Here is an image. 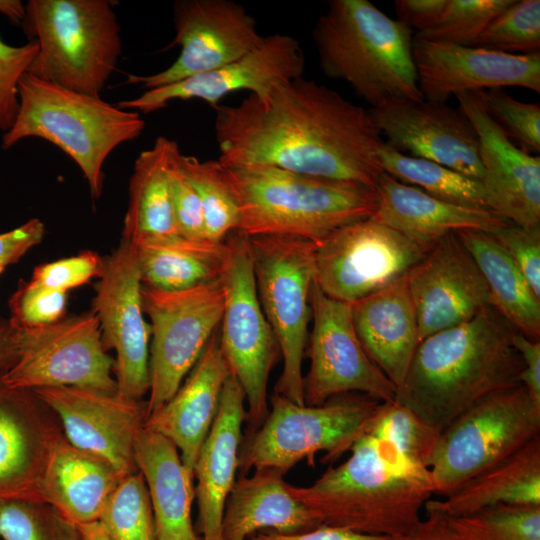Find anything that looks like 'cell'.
<instances>
[{"mask_svg": "<svg viewBox=\"0 0 540 540\" xmlns=\"http://www.w3.org/2000/svg\"><path fill=\"white\" fill-rule=\"evenodd\" d=\"M214 131L224 167L263 165L375 188L384 140L369 111L299 77L218 105Z\"/></svg>", "mask_w": 540, "mask_h": 540, "instance_id": "1", "label": "cell"}, {"mask_svg": "<svg viewBox=\"0 0 540 540\" xmlns=\"http://www.w3.org/2000/svg\"><path fill=\"white\" fill-rule=\"evenodd\" d=\"M518 332L492 306L418 344L394 400L442 432L484 398L520 383Z\"/></svg>", "mask_w": 540, "mask_h": 540, "instance_id": "2", "label": "cell"}, {"mask_svg": "<svg viewBox=\"0 0 540 540\" xmlns=\"http://www.w3.org/2000/svg\"><path fill=\"white\" fill-rule=\"evenodd\" d=\"M342 464L289 493L320 525L399 538L421 522L434 493L428 468L410 463L386 440L366 431Z\"/></svg>", "mask_w": 540, "mask_h": 540, "instance_id": "3", "label": "cell"}, {"mask_svg": "<svg viewBox=\"0 0 540 540\" xmlns=\"http://www.w3.org/2000/svg\"><path fill=\"white\" fill-rule=\"evenodd\" d=\"M325 75L346 82L371 108L424 99L412 30L368 0H331L312 29Z\"/></svg>", "mask_w": 540, "mask_h": 540, "instance_id": "4", "label": "cell"}, {"mask_svg": "<svg viewBox=\"0 0 540 540\" xmlns=\"http://www.w3.org/2000/svg\"><path fill=\"white\" fill-rule=\"evenodd\" d=\"M247 236L285 235L320 242L336 229L370 218L376 189L351 181L271 166L225 167Z\"/></svg>", "mask_w": 540, "mask_h": 540, "instance_id": "5", "label": "cell"}, {"mask_svg": "<svg viewBox=\"0 0 540 540\" xmlns=\"http://www.w3.org/2000/svg\"><path fill=\"white\" fill-rule=\"evenodd\" d=\"M19 109L2 148L38 137L64 151L79 166L93 199L102 194L103 165L111 152L141 135L140 113L75 92L25 73L18 85Z\"/></svg>", "mask_w": 540, "mask_h": 540, "instance_id": "6", "label": "cell"}, {"mask_svg": "<svg viewBox=\"0 0 540 540\" xmlns=\"http://www.w3.org/2000/svg\"><path fill=\"white\" fill-rule=\"evenodd\" d=\"M39 46L27 73L100 97L122 53L120 25L108 0H30L22 22Z\"/></svg>", "mask_w": 540, "mask_h": 540, "instance_id": "7", "label": "cell"}, {"mask_svg": "<svg viewBox=\"0 0 540 540\" xmlns=\"http://www.w3.org/2000/svg\"><path fill=\"white\" fill-rule=\"evenodd\" d=\"M382 402L364 395L343 394L319 406L298 405L272 397V409L239 452V467L274 469L285 475L301 460L313 465L317 452L331 462L350 451L366 433Z\"/></svg>", "mask_w": 540, "mask_h": 540, "instance_id": "8", "label": "cell"}, {"mask_svg": "<svg viewBox=\"0 0 540 540\" xmlns=\"http://www.w3.org/2000/svg\"><path fill=\"white\" fill-rule=\"evenodd\" d=\"M248 237L259 301L283 357L275 394L304 405L302 362L317 243L285 235Z\"/></svg>", "mask_w": 540, "mask_h": 540, "instance_id": "9", "label": "cell"}, {"mask_svg": "<svg viewBox=\"0 0 540 540\" xmlns=\"http://www.w3.org/2000/svg\"><path fill=\"white\" fill-rule=\"evenodd\" d=\"M540 436V402L522 385L496 392L440 434L429 462L434 493L446 497Z\"/></svg>", "mask_w": 540, "mask_h": 540, "instance_id": "10", "label": "cell"}, {"mask_svg": "<svg viewBox=\"0 0 540 540\" xmlns=\"http://www.w3.org/2000/svg\"><path fill=\"white\" fill-rule=\"evenodd\" d=\"M13 327L15 356L0 379L4 386L27 391L75 387L117 392L114 360L104 347L92 311L50 324Z\"/></svg>", "mask_w": 540, "mask_h": 540, "instance_id": "11", "label": "cell"}, {"mask_svg": "<svg viewBox=\"0 0 540 540\" xmlns=\"http://www.w3.org/2000/svg\"><path fill=\"white\" fill-rule=\"evenodd\" d=\"M225 240L230 259L222 276L224 308L219 343L230 374L243 389L246 419L256 431L269 412L268 378L280 350L259 301L249 237L235 230Z\"/></svg>", "mask_w": 540, "mask_h": 540, "instance_id": "12", "label": "cell"}, {"mask_svg": "<svg viewBox=\"0 0 540 540\" xmlns=\"http://www.w3.org/2000/svg\"><path fill=\"white\" fill-rule=\"evenodd\" d=\"M142 304L151 328L148 416L175 394L219 328L224 308L222 277L180 291L143 285Z\"/></svg>", "mask_w": 540, "mask_h": 540, "instance_id": "13", "label": "cell"}, {"mask_svg": "<svg viewBox=\"0 0 540 540\" xmlns=\"http://www.w3.org/2000/svg\"><path fill=\"white\" fill-rule=\"evenodd\" d=\"M432 247L372 217L359 220L317 243L315 282L328 297L353 303L404 279Z\"/></svg>", "mask_w": 540, "mask_h": 540, "instance_id": "14", "label": "cell"}, {"mask_svg": "<svg viewBox=\"0 0 540 540\" xmlns=\"http://www.w3.org/2000/svg\"><path fill=\"white\" fill-rule=\"evenodd\" d=\"M310 306L313 328L310 367L303 379L305 405L319 406L355 392L380 402L393 401L397 387L363 348L353 324L351 303L328 297L314 281Z\"/></svg>", "mask_w": 540, "mask_h": 540, "instance_id": "15", "label": "cell"}, {"mask_svg": "<svg viewBox=\"0 0 540 540\" xmlns=\"http://www.w3.org/2000/svg\"><path fill=\"white\" fill-rule=\"evenodd\" d=\"M142 286L135 245L122 239L104 258L91 311L99 321L104 347L116 354L117 393L133 400H143L150 386L151 328L145 320Z\"/></svg>", "mask_w": 540, "mask_h": 540, "instance_id": "16", "label": "cell"}, {"mask_svg": "<svg viewBox=\"0 0 540 540\" xmlns=\"http://www.w3.org/2000/svg\"><path fill=\"white\" fill-rule=\"evenodd\" d=\"M177 59L151 75H128L127 84L145 90L176 83L227 65L255 49L263 40L256 20L232 0H178L173 11Z\"/></svg>", "mask_w": 540, "mask_h": 540, "instance_id": "17", "label": "cell"}, {"mask_svg": "<svg viewBox=\"0 0 540 540\" xmlns=\"http://www.w3.org/2000/svg\"><path fill=\"white\" fill-rule=\"evenodd\" d=\"M32 392L57 416L73 446L106 460L123 476L138 471L135 442L147 418V402L75 387Z\"/></svg>", "mask_w": 540, "mask_h": 540, "instance_id": "18", "label": "cell"}, {"mask_svg": "<svg viewBox=\"0 0 540 540\" xmlns=\"http://www.w3.org/2000/svg\"><path fill=\"white\" fill-rule=\"evenodd\" d=\"M304 69L305 56L300 43L290 35L275 33L264 36L255 49L227 65L146 90L117 106L147 114L165 108L174 100L199 99L215 108L223 97L233 92L249 91L264 97L275 85L302 77Z\"/></svg>", "mask_w": 540, "mask_h": 540, "instance_id": "19", "label": "cell"}, {"mask_svg": "<svg viewBox=\"0 0 540 540\" xmlns=\"http://www.w3.org/2000/svg\"><path fill=\"white\" fill-rule=\"evenodd\" d=\"M384 143L481 180L476 130L460 108L426 99L402 100L368 109Z\"/></svg>", "mask_w": 540, "mask_h": 540, "instance_id": "20", "label": "cell"}, {"mask_svg": "<svg viewBox=\"0 0 540 540\" xmlns=\"http://www.w3.org/2000/svg\"><path fill=\"white\" fill-rule=\"evenodd\" d=\"M412 53L424 99L447 102L460 93L505 87L540 92V52L507 54L415 36Z\"/></svg>", "mask_w": 540, "mask_h": 540, "instance_id": "21", "label": "cell"}, {"mask_svg": "<svg viewBox=\"0 0 540 540\" xmlns=\"http://www.w3.org/2000/svg\"><path fill=\"white\" fill-rule=\"evenodd\" d=\"M405 280L420 341L469 321L491 306L484 278L456 234L438 240Z\"/></svg>", "mask_w": 540, "mask_h": 540, "instance_id": "22", "label": "cell"}, {"mask_svg": "<svg viewBox=\"0 0 540 540\" xmlns=\"http://www.w3.org/2000/svg\"><path fill=\"white\" fill-rule=\"evenodd\" d=\"M473 124L488 209L524 228L540 227V158L513 143L483 108L477 92L455 96Z\"/></svg>", "mask_w": 540, "mask_h": 540, "instance_id": "23", "label": "cell"}, {"mask_svg": "<svg viewBox=\"0 0 540 540\" xmlns=\"http://www.w3.org/2000/svg\"><path fill=\"white\" fill-rule=\"evenodd\" d=\"M44 407L32 391L0 383V500H42V470L60 435Z\"/></svg>", "mask_w": 540, "mask_h": 540, "instance_id": "24", "label": "cell"}, {"mask_svg": "<svg viewBox=\"0 0 540 540\" xmlns=\"http://www.w3.org/2000/svg\"><path fill=\"white\" fill-rule=\"evenodd\" d=\"M230 370L221 352L219 328L175 394L149 414L145 426L169 439L186 468L194 466L217 415Z\"/></svg>", "mask_w": 540, "mask_h": 540, "instance_id": "25", "label": "cell"}, {"mask_svg": "<svg viewBox=\"0 0 540 540\" xmlns=\"http://www.w3.org/2000/svg\"><path fill=\"white\" fill-rule=\"evenodd\" d=\"M244 404L243 389L230 374L221 393L217 415L194 466L202 540H223L225 505L239 467L241 428L247 414Z\"/></svg>", "mask_w": 540, "mask_h": 540, "instance_id": "26", "label": "cell"}, {"mask_svg": "<svg viewBox=\"0 0 540 540\" xmlns=\"http://www.w3.org/2000/svg\"><path fill=\"white\" fill-rule=\"evenodd\" d=\"M375 189L377 208L372 218L425 246L461 231L493 234L508 223L489 209L441 200L384 172Z\"/></svg>", "mask_w": 540, "mask_h": 540, "instance_id": "27", "label": "cell"}, {"mask_svg": "<svg viewBox=\"0 0 540 540\" xmlns=\"http://www.w3.org/2000/svg\"><path fill=\"white\" fill-rule=\"evenodd\" d=\"M405 278L351 303L353 324L363 348L396 387L403 382L420 343L416 310Z\"/></svg>", "mask_w": 540, "mask_h": 540, "instance_id": "28", "label": "cell"}, {"mask_svg": "<svg viewBox=\"0 0 540 540\" xmlns=\"http://www.w3.org/2000/svg\"><path fill=\"white\" fill-rule=\"evenodd\" d=\"M124 476L106 460L81 450L60 434L42 470L41 499L77 526L97 522Z\"/></svg>", "mask_w": 540, "mask_h": 540, "instance_id": "29", "label": "cell"}, {"mask_svg": "<svg viewBox=\"0 0 540 540\" xmlns=\"http://www.w3.org/2000/svg\"><path fill=\"white\" fill-rule=\"evenodd\" d=\"M134 456L150 497L156 540H200L191 519L194 475L177 447L144 425L136 438Z\"/></svg>", "mask_w": 540, "mask_h": 540, "instance_id": "30", "label": "cell"}, {"mask_svg": "<svg viewBox=\"0 0 540 540\" xmlns=\"http://www.w3.org/2000/svg\"><path fill=\"white\" fill-rule=\"evenodd\" d=\"M283 476L274 469H257L235 482L225 505L223 540H246L264 528L290 534L320 525L289 493Z\"/></svg>", "mask_w": 540, "mask_h": 540, "instance_id": "31", "label": "cell"}, {"mask_svg": "<svg viewBox=\"0 0 540 540\" xmlns=\"http://www.w3.org/2000/svg\"><path fill=\"white\" fill-rule=\"evenodd\" d=\"M498 504L540 505V436L424 509L451 518Z\"/></svg>", "mask_w": 540, "mask_h": 540, "instance_id": "32", "label": "cell"}, {"mask_svg": "<svg viewBox=\"0 0 540 540\" xmlns=\"http://www.w3.org/2000/svg\"><path fill=\"white\" fill-rule=\"evenodd\" d=\"M164 136L137 157L129 181L122 239L132 244L170 239L179 234L172 205L169 166L176 146Z\"/></svg>", "mask_w": 540, "mask_h": 540, "instance_id": "33", "label": "cell"}, {"mask_svg": "<svg viewBox=\"0 0 540 540\" xmlns=\"http://www.w3.org/2000/svg\"><path fill=\"white\" fill-rule=\"evenodd\" d=\"M142 284L180 291L220 279L229 263L227 241L177 236L134 244Z\"/></svg>", "mask_w": 540, "mask_h": 540, "instance_id": "34", "label": "cell"}, {"mask_svg": "<svg viewBox=\"0 0 540 540\" xmlns=\"http://www.w3.org/2000/svg\"><path fill=\"white\" fill-rule=\"evenodd\" d=\"M456 235L484 278L491 306L519 333L539 340L540 297L516 264L489 233L461 231Z\"/></svg>", "mask_w": 540, "mask_h": 540, "instance_id": "35", "label": "cell"}, {"mask_svg": "<svg viewBox=\"0 0 540 540\" xmlns=\"http://www.w3.org/2000/svg\"><path fill=\"white\" fill-rule=\"evenodd\" d=\"M379 160L384 173L404 184L447 202L488 209L480 180L436 162L398 152L384 142Z\"/></svg>", "mask_w": 540, "mask_h": 540, "instance_id": "36", "label": "cell"}, {"mask_svg": "<svg viewBox=\"0 0 540 540\" xmlns=\"http://www.w3.org/2000/svg\"><path fill=\"white\" fill-rule=\"evenodd\" d=\"M177 162L199 196L206 238L225 241L231 232L239 229L241 218L238 200L225 167L218 160L201 161L181 151Z\"/></svg>", "mask_w": 540, "mask_h": 540, "instance_id": "37", "label": "cell"}, {"mask_svg": "<svg viewBox=\"0 0 540 540\" xmlns=\"http://www.w3.org/2000/svg\"><path fill=\"white\" fill-rule=\"evenodd\" d=\"M98 522L110 540H156L150 497L139 471L120 480Z\"/></svg>", "mask_w": 540, "mask_h": 540, "instance_id": "38", "label": "cell"}, {"mask_svg": "<svg viewBox=\"0 0 540 540\" xmlns=\"http://www.w3.org/2000/svg\"><path fill=\"white\" fill-rule=\"evenodd\" d=\"M446 520L460 540H540V505L498 504Z\"/></svg>", "mask_w": 540, "mask_h": 540, "instance_id": "39", "label": "cell"}, {"mask_svg": "<svg viewBox=\"0 0 540 540\" xmlns=\"http://www.w3.org/2000/svg\"><path fill=\"white\" fill-rule=\"evenodd\" d=\"M389 442L410 463L428 468L441 432L407 406L382 402L369 429Z\"/></svg>", "mask_w": 540, "mask_h": 540, "instance_id": "40", "label": "cell"}, {"mask_svg": "<svg viewBox=\"0 0 540 540\" xmlns=\"http://www.w3.org/2000/svg\"><path fill=\"white\" fill-rule=\"evenodd\" d=\"M3 540H83L79 526L42 500H0Z\"/></svg>", "mask_w": 540, "mask_h": 540, "instance_id": "41", "label": "cell"}, {"mask_svg": "<svg viewBox=\"0 0 540 540\" xmlns=\"http://www.w3.org/2000/svg\"><path fill=\"white\" fill-rule=\"evenodd\" d=\"M471 46L515 55L539 52L540 1L514 0Z\"/></svg>", "mask_w": 540, "mask_h": 540, "instance_id": "42", "label": "cell"}, {"mask_svg": "<svg viewBox=\"0 0 540 540\" xmlns=\"http://www.w3.org/2000/svg\"><path fill=\"white\" fill-rule=\"evenodd\" d=\"M514 0H447L438 21L415 36L425 40L471 46L489 23Z\"/></svg>", "mask_w": 540, "mask_h": 540, "instance_id": "43", "label": "cell"}, {"mask_svg": "<svg viewBox=\"0 0 540 540\" xmlns=\"http://www.w3.org/2000/svg\"><path fill=\"white\" fill-rule=\"evenodd\" d=\"M484 110L526 152L540 151V105L516 100L503 89L477 91Z\"/></svg>", "mask_w": 540, "mask_h": 540, "instance_id": "44", "label": "cell"}, {"mask_svg": "<svg viewBox=\"0 0 540 540\" xmlns=\"http://www.w3.org/2000/svg\"><path fill=\"white\" fill-rule=\"evenodd\" d=\"M67 293L51 290L31 279L21 282L11 296L10 322L16 326H38L65 317Z\"/></svg>", "mask_w": 540, "mask_h": 540, "instance_id": "45", "label": "cell"}, {"mask_svg": "<svg viewBox=\"0 0 540 540\" xmlns=\"http://www.w3.org/2000/svg\"><path fill=\"white\" fill-rule=\"evenodd\" d=\"M39 46L31 41L21 46L5 43L0 37V131L13 126L18 109V85L36 57Z\"/></svg>", "mask_w": 540, "mask_h": 540, "instance_id": "46", "label": "cell"}, {"mask_svg": "<svg viewBox=\"0 0 540 540\" xmlns=\"http://www.w3.org/2000/svg\"><path fill=\"white\" fill-rule=\"evenodd\" d=\"M104 258L93 251L59 259L37 266L31 280L51 290L67 293L70 289L100 277Z\"/></svg>", "mask_w": 540, "mask_h": 540, "instance_id": "47", "label": "cell"}, {"mask_svg": "<svg viewBox=\"0 0 540 540\" xmlns=\"http://www.w3.org/2000/svg\"><path fill=\"white\" fill-rule=\"evenodd\" d=\"M540 297V227L506 223L491 234Z\"/></svg>", "mask_w": 540, "mask_h": 540, "instance_id": "48", "label": "cell"}, {"mask_svg": "<svg viewBox=\"0 0 540 540\" xmlns=\"http://www.w3.org/2000/svg\"><path fill=\"white\" fill-rule=\"evenodd\" d=\"M179 151L178 144H176L172 151L169 166L171 197L176 225L182 237L194 240L207 239L202 205L196 190L178 165L177 155Z\"/></svg>", "mask_w": 540, "mask_h": 540, "instance_id": "49", "label": "cell"}, {"mask_svg": "<svg viewBox=\"0 0 540 540\" xmlns=\"http://www.w3.org/2000/svg\"><path fill=\"white\" fill-rule=\"evenodd\" d=\"M45 234L44 223L33 218L19 227L0 234V269L16 263L31 248L41 243Z\"/></svg>", "mask_w": 540, "mask_h": 540, "instance_id": "50", "label": "cell"}, {"mask_svg": "<svg viewBox=\"0 0 540 540\" xmlns=\"http://www.w3.org/2000/svg\"><path fill=\"white\" fill-rule=\"evenodd\" d=\"M446 3L447 0H396L394 7L397 20L419 34L435 25Z\"/></svg>", "mask_w": 540, "mask_h": 540, "instance_id": "51", "label": "cell"}, {"mask_svg": "<svg viewBox=\"0 0 540 540\" xmlns=\"http://www.w3.org/2000/svg\"><path fill=\"white\" fill-rule=\"evenodd\" d=\"M513 345L522 361L520 383L540 402V341L516 332Z\"/></svg>", "mask_w": 540, "mask_h": 540, "instance_id": "52", "label": "cell"}, {"mask_svg": "<svg viewBox=\"0 0 540 540\" xmlns=\"http://www.w3.org/2000/svg\"><path fill=\"white\" fill-rule=\"evenodd\" d=\"M246 540H395V538L319 525L311 530L299 533H254Z\"/></svg>", "mask_w": 540, "mask_h": 540, "instance_id": "53", "label": "cell"}, {"mask_svg": "<svg viewBox=\"0 0 540 540\" xmlns=\"http://www.w3.org/2000/svg\"><path fill=\"white\" fill-rule=\"evenodd\" d=\"M427 517L409 534L395 540H460L449 528L444 516L426 511Z\"/></svg>", "mask_w": 540, "mask_h": 540, "instance_id": "54", "label": "cell"}, {"mask_svg": "<svg viewBox=\"0 0 540 540\" xmlns=\"http://www.w3.org/2000/svg\"><path fill=\"white\" fill-rule=\"evenodd\" d=\"M15 356L14 327L9 319L0 318V379Z\"/></svg>", "mask_w": 540, "mask_h": 540, "instance_id": "55", "label": "cell"}, {"mask_svg": "<svg viewBox=\"0 0 540 540\" xmlns=\"http://www.w3.org/2000/svg\"><path fill=\"white\" fill-rule=\"evenodd\" d=\"M0 13L15 23H22L25 17V5L18 0H0Z\"/></svg>", "mask_w": 540, "mask_h": 540, "instance_id": "56", "label": "cell"}, {"mask_svg": "<svg viewBox=\"0 0 540 540\" xmlns=\"http://www.w3.org/2000/svg\"><path fill=\"white\" fill-rule=\"evenodd\" d=\"M83 540H110L100 523L93 522L79 526Z\"/></svg>", "mask_w": 540, "mask_h": 540, "instance_id": "57", "label": "cell"}, {"mask_svg": "<svg viewBox=\"0 0 540 540\" xmlns=\"http://www.w3.org/2000/svg\"><path fill=\"white\" fill-rule=\"evenodd\" d=\"M4 270L0 269V274L3 272Z\"/></svg>", "mask_w": 540, "mask_h": 540, "instance_id": "58", "label": "cell"}]
</instances>
